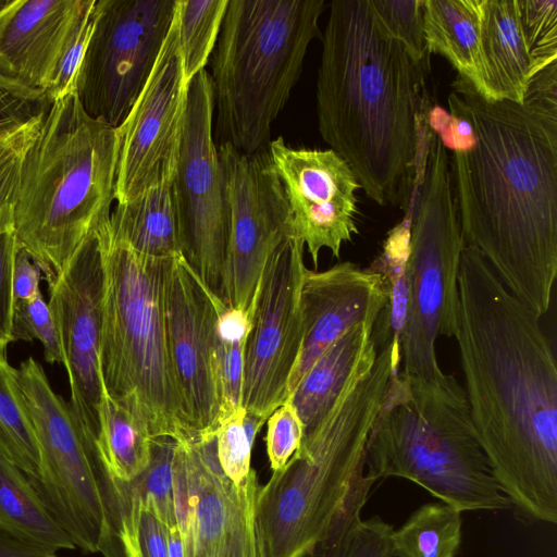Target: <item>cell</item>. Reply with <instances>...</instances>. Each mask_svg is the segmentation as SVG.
Wrapping results in <instances>:
<instances>
[{
	"instance_id": "52a82bcc",
	"label": "cell",
	"mask_w": 557,
	"mask_h": 557,
	"mask_svg": "<svg viewBox=\"0 0 557 557\" xmlns=\"http://www.w3.org/2000/svg\"><path fill=\"white\" fill-rule=\"evenodd\" d=\"M106 287L100 371L104 392L152 438L197 442L172 363L164 311L171 258L141 255L100 226Z\"/></svg>"
},
{
	"instance_id": "f35d334b",
	"label": "cell",
	"mask_w": 557,
	"mask_h": 557,
	"mask_svg": "<svg viewBox=\"0 0 557 557\" xmlns=\"http://www.w3.org/2000/svg\"><path fill=\"white\" fill-rule=\"evenodd\" d=\"M51 103L44 90L28 88L0 74V136L44 116Z\"/></svg>"
},
{
	"instance_id": "8d00e7d4",
	"label": "cell",
	"mask_w": 557,
	"mask_h": 557,
	"mask_svg": "<svg viewBox=\"0 0 557 557\" xmlns=\"http://www.w3.org/2000/svg\"><path fill=\"white\" fill-rule=\"evenodd\" d=\"M37 339L49 363L63 364V355L55 323L41 292L29 300L15 301L12 342Z\"/></svg>"
},
{
	"instance_id": "4316f807",
	"label": "cell",
	"mask_w": 557,
	"mask_h": 557,
	"mask_svg": "<svg viewBox=\"0 0 557 557\" xmlns=\"http://www.w3.org/2000/svg\"><path fill=\"white\" fill-rule=\"evenodd\" d=\"M0 528L51 550L76 548L29 478L0 455Z\"/></svg>"
},
{
	"instance_id": "d4e9b609",
	"label": "cell",
	"mask_w": 557,
	"mask_h": 557,
	"mask_svg": "<svg viewBox=\"0 0 557 557\" xmlns=\"http://www.w3.org/2000/svg\"><path fill=\"white\" fill-rule=\"evenodd\" d=\"M173 178L144 191L111 211L112 234L135 251L154 258L182 255Z\"/></svg>"
},
{
	"instance_id": "9a60e30c",
	"label": "cell",
	"mask_w": 557,
	"mask_h": 557,
	"mask_svg": "<svg viewBox=\"0 0 557 557\" xmlns=\"http://www.w3.org/2000/svg\"><path fill=\"white\" fill-rule=\"evenodd\" d=\"M230 208L222 300L247 309L264 267L290 235L289 208L268 149L246 154L218 146Z\"/></svg>"
},
{
	"instance_id": "5b68a950",
	"label": "cell",
	"mask_w": 557,
	"mask_h": 557,
	"mask_svg": "<svg viewBox=\"0 0 557 557\" xmlns=\"http://www.w3.org/2000/svg\"><path fill=\"white\" fill-rule=\"evenodd\" d=\"M117 159L116 128L89 116L75 92L52 101L21 156L14 208L17 243L48 282L110 220Z\"/></svg>"
},
{
	"instance_id": "d6a6232c",
	"label": "cell",
	"mask_w": 557,
	"mask_h": 557,
	"mask_svg": "<svg viewBox=\"0 0 557 557\" xmlns=\"http://www.w3.org/2000/svg\"><path fill=\"white\" fill-rule=\"evenodd\" d=\"M412 209L386 238L381 255L369 267L385 278L388 302L383 311V334L399 344L407 306V260Z\"/></svg>"
},
{
	"instance_id": "1f68e13d",
	"label": "cell",
	"mask_w": 557,
	"mask_h": 557,
	"mask_svg": "<svg viewBox=\"0 0 557 557\" xmlns=\"http://www.w3.org/2000/svg\"><path fill=\"white\" fill-rule=\"evenodd\" d=\"M227 3L228 0H177L178 37L188 84L206 70Z\"/></svg>"
},
{
	"instance_id": "30bf717a",
	"label": "cell",
	"mask_w": 557,
	"mask_h": 557,
	"mask_svg": "<svg viewBox=\"0 0 557 557\" xmlns=\"http://www.w3.org/2000/svg\"><path fill=\"white\" fill-rule=\"evenodd\" d=\"M13 375L39 450V473L30 481L75 546L98 553L104 512L96 444L33 357L14 368Z\"/></svg>"
},
{
	"instance_id": "ba28073f",
	"label": "cell",
	"mask_w": 557,
	"mask_h": 557,
	"mask_svg": "<svg viewBox=\"0 0 557 557\" xmlns=\"http://www.w3.org/2000/svg\"><path fill=\"white\" fill-rule=\"evenodd\" d=\"M324 9L323 0H228L211 58L219 145L268 149Z\"/></svg>"
},
{
	"instance_id": "ac0fdd59",
	"label": "cell",
	"mask_w": 557,
	"mask_h": 557,
	"mask_svg": "<svg viewBox=\"0 0 557 557\" xmlns=\"http://www.w3.org/2000/svg\"><path fill=\"white\" fill-rule=\"evenodd\" d=\"M268 151L289 208L290 235L304 243L314 268L323 248L339 258L344 243L358 233L356 190L349 164L332 149L294 148L282 136Z\"/></svg>"
},
{
	"instance_id": "60d3db41",
	"label": "cell",
	"mask_w": 557,
	"mask_h": 557,
	"mask_svg": "<svg viewBox=\"0 0 557 557\" xmlns=\"http://www.w3.org/2000/svg\"><path fill=\"white\" fill-rule=\"evenodd\" d=\"M267 423V454L274 472L282 469L298 449L304 437V425L288 399L273 411Z\"/></svg>"
},
{
	"instance_id": "277c9868",
	"label": "cell",
	"mask_w": 557,
	"mask_h": 557,
	"mask_svg": "<svg viewBox=\"0 0 557 557\" xmlns=\"http://www.w3.org/2000/svg\"><path fill=\"white\" fill-rule=\"evenodd\" d=\"M399 347L379 345L374 363L357 374L287 463L256 498L257 557H305L352 506L366 505L375 483L366 471L368 437Z\"/></svg>"
},
{
	"instance_id": "3957f363",
	"label": "cell",
	"mask_w": 557,
	"mask_h": 557,
	"mask_svg": "<svg viewBox=\"0 0 557 557\" xmlns=\"http://www.w3.org/2000/svg\"><path fill=\"white\" fill-rule=\"evenodd\" d=\"M319 132L374 202L414 201L430 128L426 70L379 21L371 0H336L321 34Z\"/></svg>"
},
{
	"instance_id": "ee69618b",
	"label": "cell",
	"mask_w": 557,
	"mask_h": 557,
	"mask_svg": "<svg viewBox=\"0 0 557 557\" xmlns=\"http://www.w3.org/2000/svg\"><path fill=\"white\" fill-rule=\"evenodd\" d=\"M21 156L0 172V234L14 231V208Z\"/></svg>"
},
{
	"instance_id": "5bb4252c",
	"label": "cell",
	"mask_w": 557,
	"mask_h": 557,
	"mask_svg": "<svg viewBox=\"0 0 557 557\" xmlns=\"http://www.w3.org/2000/svg\"><path fill=\"white\" fill-rule=\"evenodd\" d=\"M304 251L300 239L286 238L268 260L252 298L242 405L246 413L265 421L287 399L301 348Z\"/></svg>"
},
{
	"instance_id": "4fadbf2b",
	"label": "cell",
	"mask_w": 557,
	"mask_h": 557,
	"mask_svg": "<svg viewBox=\"0 0 557 557\" xmlns=\"http://www.w3.org/2000/svg\"><path fill=\"white\" fill-rule=\"evenodd\" d=\"M173 502L183 557H257V473L235 484L223 472L215 436L175 444Z\"/></svg>"
},
{
	"instance_id": "4dcf8cb0",
	"label": "cell",
	"mask_w": 557,
	"mask_h": 557,
	"mask_svg": "<svg viewBox=\"0 0 557 557\" xmlns=\"http://www.w3.org/2000/svg\"><path fill=\"white\" fill-rule=\"evenodd\" d=\"M362 508H349L305 557H394V528L380 517L363 520Z\"/></svg>"
},
{
	"instance_id": "8fae6325",
	"label": "cell",
	"mask_w": 557,
	"mask_h": 557,
	"mask_svg": "<svg viewBox=\"0 0 557 557\" xmlns=\"http://www.w3.org/2000/svg\"><path fill=\"white\" fill-rule=\"evenodd\" d=\"M177 0H96L75 84L86 113L119 127L143 90L173 22Z\"/></svg>"
},
{
	"instance_id": "7402d4cb",
	"label": "cell",
	"mask_w": 557,
	"mask_h": 557,
	"mask_svg": "<svg viewBox=\"0 0 557 557\" xmlns=\"http://www.w3.org/2000/svg\"><path fill=\"white\" fill-rule=\"evenodd\" d=\"M483 98L522 103L537 67L522 37L517 0H481Z\"/></svg>"
},
{
	"instance_id": "484cf974",
	"label": "cell",
	"mask_w": 557,
	"mask_h": 557,
	"mask_svg": "<svg viewBox=\"0 0 557 557\" xmlns=\"http://www.w3.org/2000/svg\"><path fill=\"white\" fill-rule=\"evenodd\" d=\"M481 0H424V35L429 53L444 55L483 96L480 50Z\"/></svg>"
},
{
	"instance_id": "836d02e7",
	"label": "cell",
	"mask_w": 557,
	"mask_h": 557,
	"mask_svg": "<svg viewBox=\"0 0 557 557\" xmlns=\"http://www.w3.org/2000/svg\"><path fill=\"white\" fill-rule=\"evenodd\" d=\"M371 3L385 29L405 46L418 66L429 71L424 0H371Z\"/></svg>"
},
{
	"instance_id": "83f0119b",
	"label": "cell",
	"mask_w": 557,
	"mask_h": 557,
	"mask_svg": "<svg viewBox=\"0 0 557 557\" xmlns=\"http://www.w3.org/2000/svg\"><path fill=\"white\" fill-rule=\"evenodd\" d=\"M152 440L147 426L104 392L96 442L103 469L120 481H134L151 461Z\"/></svg>"
},
{
	"instance_id": "7a4b0ae2",
	"label": "cell",
	"mask_w": 557,
	"mask_h": 557,
	"mask_svg": "<svg viewBox=\"0 0 557 557\" xmlns=\"http://www.w3.org/2000/svg\"><path fill=\"white\" fill-rule=\"evenodd\" d=\"M540 318L465 246L454 338L474 432L516 515L555 524L557 361Z\"/></svg>"
},
{
	"instance_id": "d590c367",
	"label": "cell",
	"mask_w": 557,
	"mask_h": 557,
	"mask_svg": "<svg viewBox=\"0 0 557 557\" xmlns=\"http://www.w3.org/2000/svg\"><path fill=\"white\" fill-rule=\"evenodd\" d=\"M527 49L540 70L557 61V0H517Z\"/></svg>"
},
{
	"instance_id": "7dc6e473",
	"label": "cell",
	"mask_w": 557,
	"mask_h": 557,
	"mask_svg": "<svg viewBox=\"0 0 557 557\" xmlns=\"http://www.w3.org/2000/svg\"><path fill=\"white\" fill-rule=\"evenodd\" d=\"M168 557H183V545L177 527L169 529Z\"/></svg>"
},
{
	"instance_id": "7c38bea8",
	"label": "cell",
	"mask_w": 557,
	"mask_h": 557,
	"mask_svg": "<svg viewBox=\"0 0 557 557\" xmlns=\"http://www.w3.org/2000/svg\"><path fill=\"white\" fill-rule=\"evenodd\" d=\"M210 74L188 84L181 149L173 180L182 256L222 299L230 237V208L218 146Z\"/></svg>"
},
{
	"instance_id": "bcb514c9",
	"label": "cell",
	"mask_w": 557,
	"mask_h": 557,
	"mask_svg": "<svg viewBox=\"0 0 557 557\" xmlns=\"http://www.w3.org/2000/svg\"><path fill=\"white\" fill-rule=\"evenodd\" d=\"M0 557H59L54 550L16 537L0 528Z\"/></svg>"
},
{
	"instance_id": "f6af8a7d",
	"label": "cell",
	"mask_w": 557,
	"mask_h": 557,
	"mask_svg": "<svg viewBox=\"0 0 557 557\" xmlns=\"http://www.w3.org/2000/svg\"><path fill=\"white\" fill-rule=\"evenodd\" d=\"M44 116L0 136V172L26 150L38 133Z\"/></svg>"
},
{
	"instance_id": "2e32d148",
	"label": "cell",
	"mask_w": 557,
	"mask_h": 557,
	"mask_svg": "<svg viewBox=\"0 0 557 557\" xmlns=\"http://www.w3.org/2000/svg\"><path fill=\"white\" fill-rule=\"evenodd\" d=\"M188 83L173 22L152 71L123 123L116 127L119 159L114 199L122 203L173 178L183 134Z\"/></svg>"
},
{
	"instance_id": "ab89813d",
	"label": "cell",
	"mask_w": 557,
	"mask_h": 557,
	"mask_svg": "<svg viewBox=\"0 0 557 557\" xmlns=\"http://www.w3.org/2000/svg\"><path fill=\"white\" fill-rule=\"evenodd\" d=\"M96 0L84 12L73 29L46 91L51 101L75 92L78 71L91 36Z\"/></svg>"
},
{
	"instance_id": "b9f144b4",
	"label": "cell",
	"mask_w": 557,
	"mask_h": 557,
	"mask_svg": "<svg viewBox=\"0 0 557 557\" xmlns=\"http://www.w3.org/2000/svg\"><path fill=\"white\" fill-rule=\"evenodd\" d=\"M14 231L0 234V348L12 343L14 313L13 270L17 251Z\"/></svg>"
},
{
	"instance_id": "8992f818",
	"label": "cell",
	"mask_w": 557,
	"mask_h": 557,
	"mask_svg": "<svg viewBox=\"0 0 557 557\" xmlns=\"http://www.w3.org/2000/svg\"><path fill=\"white\" fill-rule=\"evenodd\" d=\"M366 471L375 482L409 480L461 512L511 508L476 438L465 389L445 372L392 374L368 437Z\"/></svg>"
},
{
	"instance_id": "603a6c76",
	"label": "cell",
	"mask_w": 557,
	"mask_h": 557,
	"mask_svg": "<svg viewBox=\"0 0 557 557\" xmlns=\"http://www.w3.org/2000/svg\"><path fill=\"white\" fill-rule=\"evenodd\" d=\"M375 324L362 322L330 346L305 374L287 398L304 425L311 431L334 406L343 391L376 358Z\"/></svg>"
},
{
	"instance_id": "e575fe53",
	"label": "cell",
	"mask_w": 557,
	"mask_h": 557,
	"mask_svg": "<svg viewBox=\"0 0 557 557\" xmlns=\"http://www.w3.org/2000/svg\"><path fill=\"white\" fill-rule=\"evenodd\" d=\"M175 444L169 437L153 438L151 461L134 480L143 496L169 529L176 527L172 468Z\"/></svg>"
},
{
	"instance_id": "cb8c5ba5",
	"label": "cell",
	"mask_w": 557,
	"mask_h": 557,
	"mask_svg": "<svg viewBox=\"0 0 557 557\" xmlns=\"http://www.w3.org/2000/svg\"><path fill=\"white\" fill-rule=\"evenodd\" d=\"M104 524L98 548L103 557H168L169 528L138 490L102 467L98 470Z\"/></svg>"
},
{
	"instance_id": "44dd1931",
	"label": "cell",
	"mask_w": 557,
	"mask_h": 557,
	"mask_svg": "<svg viewBox=\"0 0 557 557\" xmlns=\"http://www.w3.org/2000/svg\"><path fill=\"white\" fill-rule=\"evenodd\" d=\"M92 0H9L0 11V74L47 91L65 45Z\"/></svg>"
},
{
	"instance_id": "74e56055",
	"label": "cell",
	"mask_w": 557,
	"mask_h": 557,
	"mask_svg": "<svg viewBox=\"0 0 557 557\" xmlns=\"http://www.w3.org/2000/svg\"><path fill=\"white\" fill-rule=\"evenodd\" d=\"M244 408L221 420L215 431L219 463L224 474L235 484L244 482L251 471V449L244 425Z\"/></svg>"
},
{
	"instance_id": "ffe728a7",
	"label": "cell",
	"mask_w": 557,
	"mask_h": 557,
	"mask_svg": "<svg viewBox=\"0 0 557 557\" xmlns=\"http://www.w3.org/2000/svg\"><path fill=\"white\" fill-rule=\"evenodd\" d=\"M387 302V283L370 268L350 261L324 271L307 268L300 288L301 348L287 398L330 346L362 322L376 324Z\"/></svg>"
},
{
	"instance_id": "7bdbcfd3",
	"label": "cell",
	"mask_w": 557,
	"mask_h": 557,
	"mask_svg": "<svg viewBox=\"0 0 557 557\" xmlns=\"http://www.w3.org/2000/svg\"><path fill=\"white\" fill-rule=\"evenodd\" d=\"M41 274L40 265L25 248L18 245L13 270L14 302L29 300L40 293Z\"/></svg>"
},
{
	"instance_id": "f546056e",
	"label": "cell",
	"mask_w": 557,
	"mask_h": 557,
	"mask_svg": "<svg viewBox=\"0 0 557 557\" xmlns=\"http://www.w3.org/2000/svg\"><path fill=\"white\" fill-rule=\"evenodd\" d=\"M5 350L0 348V455L35 480L39 473L38 444Z\"/></svg>"
},
{
	"instance_id": "d6986e66",
	"label": "cell",
	"mask_w": 557,
	"mask_h": 557,
	"mask_svg": "<svg viewBox=\"0 0 557 557\" xmlns=\"http://www.w3.org/2000/svg\"><path fill=\"white\" fill-rule=\"evenodd\" d=\"M225 305L182 255L170 259L164 286L169 349L198 441L214 437L219 425L215 323Z\"/></svg>"
},
{
	"instance_id": "c3c4849f",
	"label": "cell",
	"mask_w": 557,
	"mask_h": 557,
	"mask_svg": "<svg viewBox=\"0 0 557 557\" xmlns=\"http://www.w3.org/2000/svg\"><path fill=\"white\" fill-rule=\"evenodd\" d=\"M9 0H0V11L8 4Z\"/></svg>"
},
{
	"instance_id": "6da1fadb",
	"label": "cell",
	"mask_w": 557,
	"mask_h": 557,
	"mask_svg": "<svg viewBox=\"0 0 557 557\" xmlns=\"http://www.w3.org/2000/svg\"><path fill=\"white\" fill-rule=\"evenodd\" d=\"M447 100L473 131L449 164L465 244L542 317L557 276V61L522 103L487 100L459 76Z\"/></svg>"
},
{
	"instance_id": "9c48e42d",
	"label": "cell",
	"mask_w": 557,
	"mask_h": 557,
	"mask_svg": "<svg viewBox=\"0 0 557 557\" xmlns=\"http://www.w3.org/2000/svg\"><path fill=\"white\" fill-rule=\"evenodd\" d=\"M421 174L410 222L399 371L433 377L444 372L436 342L441 336L454 337L457 329L458 273L466 244L447 149L432 131Z\"/></svg>"
},
{
	"instance_id": "e0dca14e",
	"label": "cell",
	"mask_w": 557,
	"mask_h": 557,
	"mask_svg": "<svg viewBox=\"0 0 557 557\" xmlns=\"http://www.w3.org/2000/svg\"><path fill=\"white\" fill-rule=\"evenodd\" d=\"M100 226L86 236L64 268L48 282V306L71 388L70 407L84 434L95 444L104 394L100 348L106 269Z\"/></svg>"
},
{
	"instance_id": "f1b7e54d",
	"label": "cell",
	"mask_w": 557,
	"mask_h": 557,
	"mask_svg": "<svg viewBox=\"0 0 557 557\" xmlns=\"http://www.w3.org/2000/svg\"><path fill=\"white\" fill-rule=\"evenodd\" d=\"M461 513L441 500L420 506L393 530L394 557H456L462 537Z\"/></svg>"
}]
</instances>
